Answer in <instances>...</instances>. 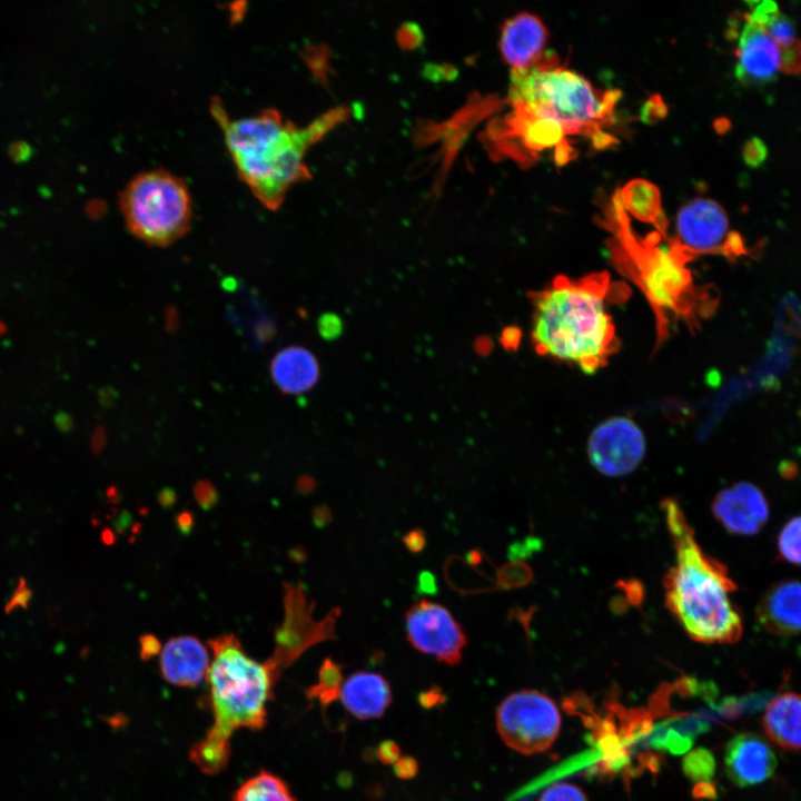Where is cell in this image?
<instances>
[{
  "mask_svg": "<svg viewBox=\"0 0 801 801\" xmlns=\"http://www.w3.org/2000/svg\"><path fill=\"white\" fill-rule=\"evenodd\" d=\"M620 98L615 90H599L577 72L545 55L536 66L512 70L508 102L558 121L567 136L590 137L596 147L613 140L604 128L613 122Z\"/></svg>",
  "mask_w": 801,
  "mask_h": 801,
  "instance_id": "5b68a950",
  "label": "cell"
},
{
  "mask_svg": "<svg viewBox=\"0 0 801 801\" xmlns=\"http://www.w3.org/2000/svg\"><path fill=\"white\" fill-rule=\"evenodd\" d=\"M160 671L170 684L181 688L199 685L209 670V653L195 636L181 635L170 639L160 653Z\"/></svg>",
  "mask_w": 801,
  "mask_h": 801,
  "instance_id": "9a60e30c",
  "label": "cell"
},
{
  "mask_svg": "<svg viewBox=\"0 0 801 801\" xmlns=\"http://www.w3.org/2000/svg\"><path fill=\"white\" fill-rule=\"evenodd\" d=\"M32 599V590L28 585L26 578L21 577L9 601L4 606V612L11 613L14 609L21 607L27 609L30 600Z\"/></svg>",
  "mask_w": 801,
  "mask_h": 801,
  "instance_id": "f546056e",
  "label": "cell"
},
{
  "mask_svg": "<svg viewBox=\"0 0 801 801\" xmlns=\"http://www.w3.org/2000/svg\"><path fill=\"white\" fill-rule=\"evenodd\" d=\"M760 27L768 32L779 48L789 46L797 39L793 20L781 13L780 10L771 14Z\"/></svg>",
  "mask_w": 801,
  "mask_h": 801,
  "instance_id": "cb8c5ba5",
  "label": "cell"
},
{
  "mask_svg": "<svg viewBox=\"0 0 801 801\" xmlns=\"http://www.w3.org/2000/svg\"><path fill=\"white\" fill-rule=\"evenodd\" d=\"M208 644L214 654L207 673L214 723L190 749L189 759L202 773L217 774L228 764L234 732L264 728L278 673L269 662L248 656L234 634Z\"/></svg>",
  "mask_w": 801,
  "mask_h": 801,
  "instance_id": "3957f363",
  "label": "cell"
},
{
  "mask_svg": "<svg viewBox=\"0 0 801 801\" xmlns=\"http://www.w3.org/2000/svg\"><path fill=\"white\" fill-rule=\"evenodd\" d=\"M729 779L739 787H751L767 781L777 768V758L765 740L754 733H740L732 738L724 751Z\"/></svg>",
  "mask_w": 801,
  "mask_h": 801,
  "instance_id": "5bb4252c",
  "label": "cell"
},
{
  "mask_svg": "<svg viewBox=\"0 0 801 801\" xmlns=\"http://www.w3.org/2000/svg\"><path fill=\"white\" fill-rule=\"evenodd\" d=\"M646 453L642 428L627 416H613L597 424L587 439V457L592 466L609 477L634 472Z\"/></svg>",
  "mask_w": 801,
  "mask_h": 801,
  "instance_id": "ba28073f",
  "label": "cell"
},
{
  "mask_svg": "<svg viewBox=\"0 0 801 801\" xmlns=\"http://www.w3.org/2000/svg\"><path fill=\"white\" fill-rule=\"evenodd\" d=\"M547 40L543 21L535 14L521 12L503 23L498 48L512 70H525L543 60Z\"/></svg>",
  "mask_w": 801,
  "mask_h": 801,
  "instance_id": "4fadbf2b",
  "label": "cell"
},
{
  "mask_svg": "<svg viewBox=\"0 0 801 801\" xmlns=\"http://www.w3.org/2000/svg\"><path fill=\"white\" fill-rule=\"evenodd\" d=\"M140 644H141V656L144 659L155 655L156 653H158V651L160 649V644H159L158 640L154 635H150V634L142 636L140 640Z\"/></svg>",
  "mask_w": 801,
  "mask_h": 801,
  "instance_id": "d6a6232c",
  "label": "cell"
},
{
  "mask_svg": "<svg viewBox=\"0 0 801 801\" xmlns=\"http://www.w3.org/2000/svg\"><path fill=\"white\" fill-rule=\"evenodd\" d=\"M404 544L411 552H419L426 544L425 534L422 530H413L403 538Z\"/></svg>",
  "mask_w": 801,
  "mask_h": 801,
  "instance_id": "1f68e13d",
  "label": "cell"
},
{
  "mask_svg": "<svg viewBox=\"0 0 801 801\" xmlns=\"http://www.w3.org/2000/svg\"><path fill=\"white\" fill-rule=\"evenodd\" d=\"M55 425L63 433L69 432L72 427V419L66 412H58L53 417Z\"/></svg>",
  "mask_w": 801,
  "mask_h": 801,
  "instance_id": "e575fe53",
  "label": "cell"
},
{
  "mask_svg": "<svg viewBox=\"0 0 801 801\" xmlns=\"http://www.w3.org/2000/svg\"><path fill=\"white\" fill-rule=\"evenodd\" d=\"M742 158L748 167L759 168L768 158V148L765 142L758 137L750 138L743 145Z\"/></svg>",
  "mask_w": 801,
  "mask_h": 801,
  "instance_id": "484cf974",
  "label": "cell"
},
{
  "mask_svg": "<svg viewBox=\"0 0 801 801\" xmlns=\"http://www.w3.org/2000/svg\"><path fill=\"white\" fill-rule=\"evenodd\" d=\"M620 197L626 214L640 221L654 224L659 233L664 234L666 222L655 185L644 179H633L620 190Z\"/></svg>",
  "mask_w": 801,
  "mask_h": 801,
  "instance_id": "ffe728a7",
  "label": "cell"
},
{
  "mask_svg": "<svg viewBox=\"0 0 801 801\" xmlns=\"http://www.w3.org/2000/svg\"><path fill=\"white\" fill-rule=\"evenodd\" d=\"M34 154L33 147L24 140H16L8 147V155L16 164H24L29 161Z\"/></svg>",
  "mask_w": 801,
  "mask_h": 801,
  "instance_id": "4dcf8cb0",
  "label": "cell"
},
{
  "mask_svg": "<svg viewBox=\"0 0 801 801\" xmlns=\"http://www.w3.org/2000/svg\"><path fill=\"white\" fill-rule=\"evenodd\" d=\"M345 709L359 720L380 718L392 703V691L384 676L358 671L343 682L339 693Z\"/></svg>",
  "mask_w": 801,
  "mask_h": 801,
  "instance_id": "e0dca14e",
  "label": "cell"
},
{
  "mask_svg": "<svg viewBox=\"0 0 801 801\" xmlns=\"http://www.w3.org/2000/svg\"><path fill=\"white\" fill-rule=\"evenodd\" d=\"M233 801H296L287 783L269 771L247 779L233 795Z\"/></svg>",
  "mask_w": 801,
  "mask_h": 801,
  "instance_id": "44dd1931",
  "label": "cell"
},
{
  "mask_svg": "<svg viewBox=\"0 0 801 801\" xmlns=\"http://www.w3.org/2000/svg\"><path fill=\"white\" fill-rule=\"evenodd\" d=\"M419 582H421V583H424V585L422 586V589H423L425 592L429 593L431 590H433V591L435 590L434 577H433L428 572H425V573H423V574L419 576Z\"/></svg>",
  "mask_w": 801,
  "mask_h": 801,
  "instance_id": "d590c367",
  "label": "cell"
},
{
  "mask_svg": "<svg viewBox=\"0 0 801 801\" xmlns=\"http://www.w3.org/2000/svg\"><path fill=\"white\" fill-rule=\"evenodd\" d=\"M118 204L128 230L150 246L171 245L190 229L189 187L162 168L136 175L119 194Z\"/></svg>",
  "mask_w": 801,
  "mask_h": 801,
  "instance_id": "8992f818",
  "label": "cell"
},
{
  "mask_svg": "<svg viewBox=\"0 0 801 801\" xmlns=\"http://www.w3.org/2000/svg\"><path fill=\"white\" fill-rule=\"evenodd\" d=\"M778 550L784 561L801 565V516L791 518L783 526L778 537Z\"/></svg>",
  "mask_w": 801,
  "mask_h": 801,
  "instance_id": "603a6c76",
  "label": "cell"
},
{
  "mask_svg": "<svg viewBox=\"0 0 801 801\" xmlns=\"http://www.w3.org/2000/svg\"><path fill=\"white\" fill-rule=\"evenodd\" d=\"M496 726L504 743L522 754L547 750L561 730L556 703L536 690H521L506 696L496 712Z\"/></svg>",
  "mask_w": 801,
  "mask_h": 801,
  "instance_id": "52a82bcc",
  "label": "cell"
},
{
  "mask_svg": "<svg viewBox=\"0 0 801 801\" xmlns=\"http://www.w3.org/2000/svg\"><path fill=\"white\" fill-rule=\"evenodd\" d=\"M488 346H490V343L483 338L478 339L475 343V348L479 354H484V353L488 352Z\"/></svg>",
  "mask_w": 801,
  "mask_h": 801,
  "instance_id": "8d00e7d4",
  "label": "cell"
},
{
  "mask_svg": "<svg viewBox=\"0 0 801 801\" xmlns=\"http://www.w3.org/2000/svg\"><path fill=\"white\" fill-rule=\"evenodd\" d=\"M695 778H709L714 771L713 756L705 750L693 753L688 767Z\"/></svg>",
  "mask_w": 801,
  "mask_h": 801,
  "instance_id": "83f0119b",
  "label": "cell"
},
{
  "mask_svg": "<svg viewBox=\"0 0 801 801\" xmlns=\"http://www.w3.org/2000/svg\"><path fill=\"white\" fill-rule=\"evenodd\" d=\"M520 339V332L516 328H506L502 334V344L506 348L516 347Z\"/></svg>",
  "mask_w": 801,
  "mask_h": 801,
  "instance_id": "836d02e7",
  "label": "cell"
},
{
  "mask_svg": "<svg viewBox=\"0 0 801 801\" xmlns=\"http://www.w3.org/2000/svg\"><path fill=\"white\" fill-rule=\"evenodd\" d=\"M756 619L773 634L801 633V582L782 581L771 586L758 605Z\"/></svg>",
  "mask_w": 801,
  "mask_h": 801,
  "instance_id": "2e32d148",
  "label": "cell"
},
{
  "mask_svg": "<svg viewBox=\"0 0 801 801\" xmlns=\"http://www.w3.org/2000/svg\"><path fill=\"white\" fill-rule=\"evenodd\" d=\"M319 335L327 340L338 338L343 333V322L340 317L334 313L323 314L317 323Z\"/></svg>",
  "mask_w": 801,
  "mask_h": 801,
  "instance_id": "f1b7e54d",
  "label": "cell"
},
{
  "mask_svg": "<svg viewBox=\"0 0 801 801\" xmlns=\"http://www.w3.org/2000/svg\"><path fill=\"white\" fill-rule=\"evenodd\" d=\"M780 71L789 75L801 73V40L795 39L789 46L780 48Z\"/></svg>",
  "mask_w": 801,
  "mask_h": 801,
  "instance_id": "4316f807",
  "label": "cell"
},
{
  "mask_svg": "<svg viewBox=\"0 0 801 801\" xmlns=\"http://www.w3.org/2000/svg\"><path fill=\"white\" fill-rule=\"evenodd\" d=\"M738 32V61L734 75L744 86H764L780 71V48L768 32L753 22L748 14Z\"/></svg>",
  "mask_w": 801,
  "mask_h": 801,
  "instance_id": "8fae6325",
  "label": "cell"
},
{
  "mask_svg": "<svg viewBox=\"0 0 801 801\" xmlns=\"http://www.w3.org/2000/svg\"><path fill=\"white\" fill-rule=\"evenodd\" d=\"M604 276L558 277L534 296L531 337L535 349L596 372L614 352L615 328L606 308Z\"/></svg>",
  "mask_w": 801,
  "mask_h": 801,
  "instance_id": "277c9868",
  "label": "cell"
},
{
  "mask_svg": "<svg viewBox=\"0 0 801 801\" xmlns=\"http://www.w3.org/2000/svg\"><path fill=\"white\" fill-rule=\"evenodd\" d=\"M731 234L723 207L713 199L698 197L680 208L675 238L670 244L689 258L700 254L728 256Z\"/></svg>",
  "mask_w": 801,
  "mask_h": 801,
  "instance_id": "30bf717a",
  "label": "cell"
},
{
  "mask_svg": "<svg viewBox=\"0 0 801 801\" xmlns=\"http://www.w3.org/2000/svg\"><path fill=\"white\" fill-rule=\"evenodd\" d=\"M661 506L675 550V563L663 578L668 610L694 641H739L743 623L730 597L736 585L726 567L700 547L676 500L666 498Z\"/></svg>",
  "mask_w": 801,
  "mask_h": 801,
  "instance_id": "7a4b0ae2",
  "label": "cell"
},
{
  "mask_svg": "<svg viewBox=\"0 0 801 801\" xmlns=\"http://www.w3.org/2000/svg\"><path fill=\"white\" fill-rule=\"evenodd\" d=\"M538 801H587V798L577 785L556 782L542 793Z\"/></svg>",
  "mask_w": 801,
  "mask_h": 801,
  "instance_id": "d4e9b609",
  "label": "cell"
},
{
  "mask_svg": "<svg viewBox=\"0 0 801 801\" xmlns=\"http://www.w3.org/2000/svg\"><path fill=\"white\" fill-rule=\"evenodd\" d=\"M210 112L238 177L270 210L281 206L291 186L310 178L304 161L307 150L349 113L347 108H334L305 127L284 119L273 108L230 119L218 97L211 98Z\"/></svg>",
  "mask_w": 801,
  "mask_h": 801,
  "instance_id": "6da1fadb",
  "label": "cell"
},
{
  "mask_svg": "<svg viewBox=\"0 0 801 801\" xmlns=\"http://www.w3.org/2000/svg\"><path fill=\"white\" fill-rule=\"evenodd\" d=\"M762 726L778 746L801 750V694L783 692L774 696L765 709Z\"/></svg>",
  "mask_w": 801,
  "mask_h": 801,
  "instance_id": "ac0fdd59",
  "label": "cell"
},
{
  "mask_svg": "<svg viewBox=\"0 0 801 801\" xmlns=\"http://www.w3.org/2000/svg\"><path fill=\"white\" fill-rule=\"evenodd\" d=\"M270 375L281 392L299 394L309 390L317 383L319 366L308 349L290 346L275 355L270 364Z\"/></svg>",
  "mask_w": 801,
  "mask_h": 801,
  "instance_id": "d6986e66",
  "label": "cell"
},
{
  "mask_svg": "<svg viewBox=\"0 0 801 801\" xmlns=\"http://www.w3.org/2000/svg\"><path fill=\"white\" fill-rule=\"evenodd\" d=\"M405 626L408 642L419 652L448 665L461 662L467 637L446 607L419 600L407 610Z\"/></svg>",
  "mask_w": 801,
  "mask_h": 801,
  "instance_id": "9c48e42d",
  "label": "cell"
},
{
  "mask_svg": "<svg viewBox=\"0 0 801 801\" xmlns=\"http://www.w3.org/2000/svg\"><path fill=\"white\" fill-rule=\"evenodd\" d=\"M342 684V668L333 660L326 659L319 669L318 682L307 691V696L317 699L326 705L339 698Z\"/></svg>",
  "mask_w": 801,
  "mask_h": 801,
  "instance_id": "7402d4cb",
  "label": "cell"
},
{
  "mask_svg": "<svg viewBox=\"0 0 801 801\" xmlns=\"http://www.w3.org/2000/svg\"><path fill=\"white\" fill-rule=\"evenodd\" d=\"M712 512L729 533L738 535L756 534L769 518L764 495L748 482L720 491L712 502Z\"/></svg>",
  "mask_w": 801,
  "mask_h": 801,
  "instance_id": "7c38bea8",
  "label": "cell"
}]
</instances>
